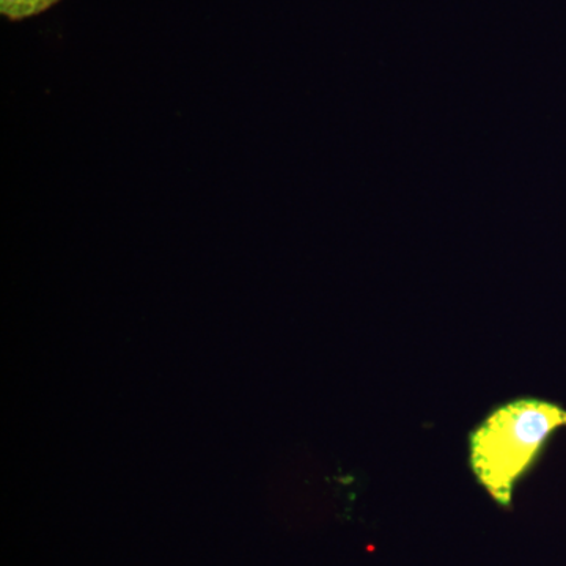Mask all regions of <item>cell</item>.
<instances>
[{
  "label": "cell",
  "instance_id": "1",
  "mask_svg": "<svg viewBox=\"0 0 566 566\" xmlns=\"http://www.w3.org/2000/svg\"><path fill=\"white\" fill-rule=\"evenodd\" d=\"M566 427V409L539 398L499 406L469 436V464L495 504L510 506L513 491L551 436Z\"/></svg>",
  "mask_w": 566,
  "mask_h": 566
},
{
  "label": "cell",
  "instance_id": "2",
  "mask_svg": "<svg viewBox=\"0 0 566 566\" xmlns=\"http://www.w3.org/2000/svg\"><path fill=\"white\" fill-rule=\"evenodd\" d=\"M61 0H0V13L10 21H22L36 17Z\"/></svg>",
  "mask_w": 566,
  "mask_h": 566
}]
</instances>
